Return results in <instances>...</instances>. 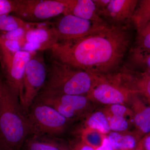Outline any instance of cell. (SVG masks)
Here are the masks:
<instances>
[{
	"label": "cell",
	"mask_w": 150,
	"mask_h": 150,
	"mask_svg": "<svg viewBox=\"0 0 150 150\" xmlns=\"http://www.w3.org/2000/svg\"><path fill=\"white\" fill-rule=\"evenodd\" d=\"M135 45L132 54H146L150 52V23L137 29Z\"/></svg>",
	"instance_id": "ac0fdd59"
},
{
	"label": "cell",
	"mask_w": 150,
	"mask_h": 150,
	"mask_svg": "<svg viewBox=\"0 0 150 150\" xmlns=\"http://www.w3.org/2000/svg\"></svg>",
	"instance_id": "8d00e7d4"
},
{
	"label": "cell",
	"mask_w": 150,
	"mask_h": 150,
	"mask_svg": "<svg viewBox=\"0 0 150 150\" xmlns=\"http://www.w3.org/2000/svg\"><path fill=\"white\" fill-rule=\"evenodd\" d=\"M110 0H93L94 3L97 10L98 13L99 11L104 8L110 2Z\"/></svg>",
	"instance_id": "1f68e13d"
},
{
	"label": "cell",
	"mask_w": 150,
	"mask_h": 150,
	"mask_svg": "<svg viewBox=\"0 0 150 150\" xmlns=\"http://www.w3.org/2000/svg\"><path fill=\"white\" fill-rule=\"evenodd\" d=\"M86 128L95 129L103 134H107L110 130L109 121L101 111H97L90 115L86 121Z\"/></svg>",
	"instance_id": "44dd1931"
},
{
	"label": "cell",
	"mask_w": 150,
	"mask_h": 150,
	"mask_svg": "<svg viewBox=\"0 0 150 150\" xmlns=\"http://www.w3.org/2000/svg\"><path fill=\"white\" fill-rule=\"evenodd\" d=\"M107 137L115 150H135L139 148L140 142L132 135H122L116 132H110Z\"/></svg>",
	"instance_id": "2e32d148"
},
{
	"label": "cell",
	"mask_w": 150,
	"mask_h": 150,
	"mask_svg": "<svg viewBox=\"0 0 150 150\" xmlns=\"http://www.w3.org/2000/svg\"><path fill=\"white\" fill-rule=\"evenodd\" d=\"M138 149L142 150H150V134L146 135L140 142Z\"/></svg>",
	"instance_id": "f1b7e54d"
},
{
	"label": "cell",
	"mask_w": 150,
	"mask_h": 150,
	"mask_svg": "<svg viewBox=\"0 0 150 150\" xmlns=\"http://www.w3.org/2000/svg\"><path fill=\"white\" fill-rule=\"evenodd\" d=\"M132 59L136 66L144 71L150 72V52L146 54H132Z\"/></svg>",
	"instance_id": "484cf974"
},
{
	"label": "cell",
	"mask_w": 150,
	"mask_h": 150,
	"mask_svg": "<svg viewBox=\"0 0 150 150\" xmlns=\"http://www.w3.org/2000/svg\"><path fill=\"white\" fill-rule=\"evenodd\" d=\"M31 134L26 113L18 97L5 82L0 89V142L10 150H20Z\"/></svg>",
	"instance_id": "7a4b0ae2"
},
{
	"label": "cell",
	"mask_w": 150,
	"mask_h": 150,
	"mask_svg": "<svg viewBox=\"0 0 150 150\" xmlns=\"http://www.w3.org/2000/svg\"><path fill=\"white\" fill-rule=\"evenodd\" d=\"M37 52L19 51L8 64L3 67L5 82L18 97L21 103L23 96V79L27 64Z\"/></svg>",
	"instance_id": "30bf717a"
},
{
	"label": "cell",
	"mask_w": 150,
	"mask_h": 150,
	"mask_svg": "<svg viewBox=\"0 0 150 150\" xmlns=\"http://www.w3.org/2000/svg\"><path fill=\"white\" fill-rule=\"evenodd\" d=\"M139 1L137 0H110L104 8L98 12L100 16L110 25H124L131 21Z\"/></svg>",
	"instance_id": "7c38bea8"
},
{
	"label": "cell",
	"mask_w": 150,
	"mask_h": 150,
	"mask_svg": "<svg viewBox=\"0 0 150 150\" xmlns=\"http://www.w3.org/2000/svg\"><path fill=\"white\" fill-rule=\"evenodd\" d=\"M64 1L66 9L64 14L72 15L91 21H105L98 13L93 0H64Z\"/></svg>",
	"instance_id": "4fadbf2b"
},
{
	"label": "cell",
	"mask_w": 150,
	"mask_h": 150,
	"mask_svg": "<svg viewBox=\"0 0 150 150\" xmlns=\"http://www.w3.org/2000/svg\"><path fill=\"white\" fill-rule=\"evenodd\" d=\"M14 0H0V16L13 13Z\"/></svg>",
	"instance_id": "4316f807"
},
{
	"label": "cell",
	"mask_w": 150,
	"mask_h": 150,
	"mask_svg": "<svg viewBox=\"0 0 150 150\" xmlns=\"http://www.w3.org/2000/svg\"><path fill=\"white\" fill-rule=\"evenodd\" d=\"M131 21L136 29L150 23V0L139 1Z\"/></svg>",
	"instance_id": "ffe728a7"
},
{
	"label": "cell",
	"mask_w": 150,
	"mask_h": 150,
	"mask_svg": "<svg viewBox=\"0 0 150 150\" xmlns=\"http://www.w3.org/2000/svg\"><path fill=\"white\" fill-rule=\"evenodd\" d=\"M108 121L110 130L114 132L125 131L129 126L128 121L123 116L112 115Z\"/></svg>",
	"instance_id": "d4e9b609"
},
{
	"label": "cell",
	"mask_w": 150,
	"mask_h": 150,
	"mask_svg": "<svg viewBox=\"0 0 150 150\" xmlns=\"http://www.w3.org/2000/svg\"><path fill=\"white\" fill-rule=\"evenodd\" d=\"M23 45L22 42L6 39L0 35V59L2 67L8 64L16 53L21 51Z\"/></svg>",
	"instance_id": "e0dca14e"
},
{
	"label": "cell",
	"mask_w": 150,
	"mask_h": 150,
	"mask_svg": "<svg viewBox=\"0 0 150 150\" xmlns=\"http://www.w3.org/2000/svg\"><path fill=\"white\" fill-rule=\"evenodd\" d=\"M58 43L57 36L51 23L40 22L28 30L21 50L37 52L51 50Z\"/></svg>",
	"instance_id": "8fae6325"
},
{
	"label": "cell",
	"mask_w": 150,
	"mask_h": 150,
	"mask_svg": "<svg viewBox=\"0 0 150 150\" xmlns=\"http://www.w3.org/2000/svg\"><path fill=\"white\" fill-rule=\"evenodd\" d=\"M142 150L141 149H136V150Z\"/></svg>",
	"instance_id": "e575fe53"
},
{
	"label": "cell",
	"mask_w": 150,
	"mask_h": 150,
	"mask_svg": "<svg viewBox=\"0 0 150 150\" xmlns=\"http://www.w3.org/2000/svg\"><path fill=\"white\" fill-rule=\"evenodd\" d=\"M14 15L31 23L46 20L64 14V0H14Z\"/></svg>",
	"instance_id": "5b68a950"
},
{
	"label": "cell",
	"mask_w": 150,
	"mask_h": 150,
	"mask_svg": "<svg viewBox=\"0 0 150 150\" xmlns=\"http://www.w3.org/2000/svg\"><path fill=\"white\" fill-rule=\"evenodd\" d=\"M150 102V72L143 71L133 78L129 88Z\"/></svg>",
	"instance_id": "d6986e66"
},
{
	"label": "cell",
	"mask_w": 150,
	"mask_h": 150,
	"mask_svg": "<svg viewBox=\"0 0 150 150\" xmlns=\"http://www.w3.org/2000/svg\"><path fill=\"white\" fill-rule=\"evenodd\" d=\"M38 23H39L30 22L29 24L26 26L19 28L10 32L0 33V35L6 39L20 41L23 44L25 36L28 30L31 27L37 25Z\"/></svg>",
	"instance_id": "cb8c5ba5"
},
{
	"label": "cell",
	"mask_w": 150,
	"mask_h": 150,
	"mask_svg": "<svg viewBox=\"0 0 150 150\" xmlns=\"http://www.w3.org/2000/svg\"><path fill=\"white\" fill-rule=\"evenodd\" d=\"M138 95L134 96V122L141 134L147 135L150 133V103L146 105Z\"/></svg>",
	"instance_id": "5bb4252c"
},
{
	"label": "cell",
	"mask_w": 150,
	"mask_h": 150,
	"mask_svg": "<svg viewBox=\"0 0 150 150\" xmlns=\"http://www.w3.org/2000/svg\"><path fill=\"white\" fill-rule=\"evenodd\" d=\"M30 23L10 14L0 16V33L12 31L26 26Z\"/></svg>",
	"instance_id": "7402d4cb"
},
{
	"label": "cell",
	"mask_w": 150,
	"mask_h": 150,
	"mask_svg": "<svg viewBox=\"0 0 150 150\" xmlns=\"http://www.w3.org/2000/svg\"><path fill=\"white\" fill-rule=\"evenodd\" d=\"M137 93L127 88L111 83L102 76H99L87 96L90 100H94L103 104L123 105Z\"/></svg>",
	"instance_id": "9c48e42d"
},
{
	"label": "cell",
	"mask_w": 150,
	"mask_h": 150,
	"mask_svg": "<svg viewBox=\"0 0 150 150\" xmlns=\"http://www.w3.org/2000/svg\"><path fill=\"white\" fill-rule=\"evenodd\" d=\"M99 76L76 69L54 59L41 91L72 95L87 96Z\"/></svg>",
	"instance_id": "3957f363"
},
{
	"label": "cell",
	"mask_w": 150,
	"mask_h": 150,
	"mask_svg": "<svg viewBox=\"0 0 150 150\" xmlns=\"http://www.w3.org/2000/svg\"><path fill=\"white\" fill-rule=\"evenodd\" d=\"M26 115L30 126V135L54 136L61 134L70 121L53 108L35 100Z\"/></svg>",
	"instance_id": "277c9868"
},
{
	"label": "cell",
	"mask_w": 150,
	"mask_h": 150,
	"mask_svg": "<svg viewBox=\"0 0 150 150\" xmlns=\"http://www.w3.org/2000/svg\"><path fill=\"white\" fill-rule=\"evenodd\" d=\"M73 150H96V149L86 144L81 139V141L79 142L77 144H76L74 147Z\"/></svg>",
	"instance_id": "f546056e"
},
{
	"label": "cell",
	"mask_w": 150,
	"mask_h": 150,
	"mask_svg": "<svg viewBox=\"0 0 150 150\" xmlns=\"http://www.w3.org/2000/svg\"><path fill=\"white\" fill-rule=\"evenodd\" d=\"M0 150H10L0 142Z\"/></svg>",
	"instance_id": "d6a6232c"
},
{
	"label": "cell",
	"mask_w": 150,
	"mask_h": 150,
	"mask_svg": "<svg viewBox=\"0 0 150 150\" xmlns=\"http://www.w3.org/2000/svg\"><path fill=\"white\" fill-rule=\"evenodd\" d=\"M131 40L127 25L107 23L83 37L56 43L51 51L55 60L102 76L120 66Z\"/></svg>",
	"instance_id": "6da1fadb"
},
{
	"label": "cell",
	"mask_w": 150,
	"mask_h": 150,
	"mask_svg": "<svg viewBox=\"0 0 150 150\" xmlns=\"http://www.w3.org/2000/svg\"><path fill=\"white\" fill-rule=\"evenodd\" d=\"M2 82V81L0 80V89H1V86Z\"/></svg>",
	"instance_id": "836d02e7"
},
{
	"label": "cell",
	"mask_w": 150,
	"mask_h": 150,
	"mask_svg": "<svg viewBox=\"0 0 150 150\" xmlns=\"http://www.w3.org/2000/svg\"><path fill=\"white\" fill-rule=\"evenodd\" d=\"M96 150H115L110 144L108 140V138L105 137L102 144L99 148L97 149Z\"/></svg>",
	"instance_id": "4dcf8cb0"
},
{
	"label": "cell",
	"mask_w": 150,
	"mask_h": 150,
	"mask_svg": "<svg viewBox=\"0 0 150 150\" xmlns=\"http://www.w3.org/2000/svg\"><path fill=\"white\" fill-rule=\"evenodd\" d=\"M48 72L43 55L35 53L28 63L23 76V96L21 104L25 113L45 85Z\"/></svg>",
	"instance_id": "8992f818"
},
{
	"label": "cell",
	"mask_w": 150,
	"mask_h": 150,
	"mask_svg": "<svg viewBox=\"0 0 150 150\" xmlns=\"http://www.w3.org/2000/svg\"><path fill=\"white\" fill-rule=\"evenodd\" d=\"M26 150H70L62 142L42 136L30 135L25 142Z\"/></svg>",
	"instance_id": "9a60e30c"
},
{
	"label": "cell",
	"mask_w": 150,
	"mask_h": 150,
	"mask_svg": "<svg viewBox=\"0 0 150 150\" xmlns=\"http://www.w3.org/2000/svg\"><path fill=\"white\" fill-rule=\"evenodd\" d=\"M110 110L112 115H119L125 117V115L130 113V110L123 104L111 105Z\"/></svg>",
	"instance_id": "83f0119b"
},
{
	"label": "cell",
	"mask_w": 150,
	"mask_h": 150,
	"mask_svg": "<svg viewBox=\"0 0 150 150\" xmlns=\"http://www.w3.org/2000/svg\"><path fill=\"white\" fill-rule=\"evenodd\" d=\"M105 137L99 131L89 128H86L82 132L81 139L96 149L101 146Z\"/></svg>",
	"instance_id": "603a6c76"
},
{
	"label": "cell",
	"mask_w": 150,
	"mask_h": 150,
	"mask_svg": "<svg viewBox=\"0 0 150 150\" xmlns=\"http://www.w3.org/2000/svg\"><path fill=\"white\" fill-rule=\"evenodd\" d=\"M107 23L87 20L70 14H63L51 25L58 43L68 42L83 37L104 26Z\"/></svg>",
	"instance_id": "52a82bcc"
},
{
	"label": "cell",
	"mask_w": 150,
	"mask_h": 150,
	"mask_svg": "<svg viewBox=\"0 0 150 150\" xmlns=\"http://www.w3.org/2000/svg\"><path fill=\"white\" fill-rule=\"evenodd\" d=\"M150 103V102H149Z\"/></svg>",
	"instance_id": "d590c367"
},
{
	"label": "cell",
	"mask_w": 150,
	"mask_h": 150,
	"mask_svg": "<svg viewBox=\"0 0 150 150\" xmlns=\"http://www.w3.org/2000/svg\"><path fill=\"white\" fill-rule=\"evenodd\" d=\"M89 100L87 96L63 94L40 91L35 100L51 106L70 120L84 112L88 106Z\"/></svg>",
	"instance_id": "ba28073f"
}]
</instances>
